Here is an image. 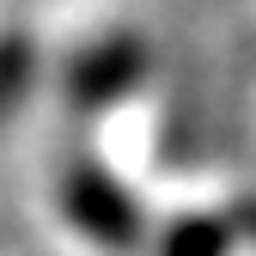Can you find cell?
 Wrapping results in <instances>:
<instances>
[{
	"mask_svg": "<svg viewBox=\"0 0 256 256\" xmlns=\"http://www.w3.org/2000/svg\"><path fill=\"white\" fill-rule=\"evenodd\" d=\"M68 208H74L80 226H86L92 238H104L110 250H122L128 238H134V208H128L122 189L104 183L98 171H74V177H68Z\"/></svg>",
	"mask_w": 256,
	"mask_h": 256,
	"instance_id": "6da1fadb",
	"label": "cell"
},
{
	"mask_svg": "<svg viewBox=\"0 0 256 256\" xmlns=\"http://www.w3.org/2000/svg\"><path fill=\"white\" fill-rule=\"evenodd\" d=\"M24 80H30V43H24V30H0V122H6V110L18 104Z\"/></svg>",
	"mask_w": 256,
	"mask_h": 256,
	"instance_id": "7a4b0ae2",
	"label": "cell"
}]
</instances>
